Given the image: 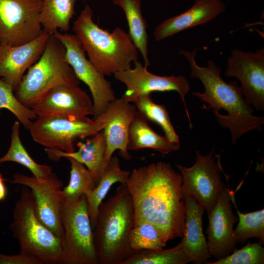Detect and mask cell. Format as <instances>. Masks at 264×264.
I'll list each match as a JSON object with an SVG mask.
<instances>
[{
  "instance_id": "7",
  "label": "cell",
  "mask_w": 264,
  "mask_h": 264,
  "mask_svg": "<svg viewBox=\"0 0 264 264\" xmlns=\"http://www.w3.org/2000/svg\"><path fill=\"white\" fill-rule=\"evenodd\" d=\"M104 125L100 116L90 119L53 115L37 117L27 130L33 140L45 148L73 152L76 140L94 135L103 130Z\"/></svg>"
},
{
  "instance_id": "2",
  "label": "cell",
  "mask_w": 264,
  "mask_h": 264,
  "mask_svg": "<svg viewBox=\"0 0 264 264\" xmlns=\"http://www.w3.org/2000/svg\"><path fill=\"white\" fill-rule=\"evenodd\" d=\"M197 50H180L179 53L189 64L191 77L199 79L204 86L203 93H192L208 104L201 108L212 109L219 125L229 130L233 144L244 133L262 130L264 117L253 115L254 108L245 99L237 82H225L220 76V68L212 60L208 61L206 66H198L195 59Z\"/></svg>"
},
{
  "instance_id": "26",
  "label": "cell",
  "mask_w": 264,
  "mask_h": 264,
  "mask_svg": "<svg viewBox=\"0 0 264 264\" xmlns=\"http://www.w3.org/2000/svg\"><path fill=\"white\" fill-rule=\"evenodd\" d=\"M19 130L20 122L16 121L12 127L9 148L5 154L0 157V164L7 161L17 162L27 168L33 176L40 179L47 177L52 172V167L34 161L21 141Z\"/></svg>"
},
{
  "instance_id": "31",
  "label": "cell",
  "mask_w": 264,
  "mask_h": 264,
  "mask_svg": "<svg viewBox=\"0 0 264 264\" xmlns=\"http://www.w3.org/2000/svg\"><path fill=\"white\" fill-rule=\"evenodd\" d=\"M129 242L134 252L143 250H161L166 244L158 229L147 222L133 226L129 233Z\"/></svg>"
},
{
  "instance_id": "8",
  "label": "cell",
  "mask_w": 264,
  "mask_h": 264,
  "mask_svg": "<svg viewBox=\"0 0 264 264\" xmlns=\"http://www.w3.org/2000/svg\"><path fill=\"white\" fill-rule=\"evenodd\" d=\"M61 220L64 264H98L86 196L64 201Z\"/></svg>"
},
{
  "instance_id": "3",
  "label": "cell",
  "mask_w": 264,
  "mask_h": 264,
  "mask_svg": "<svg viewBox=\"0 0 264 264\" xmlns=\"http://www.w3.org/2000/svg\"><path fill=\"white\" fill-rule=\"evenodd\" d=\"M92 16V9L86 4L72 27L89 61L105 76L131 68L138 55L129 33L119 27L110 32L95 23Z\"/></svg>"
},
{
  "instance_id": "12",
  "label": "cell",
  "mask_w": 264,
  "mask_h": 264,
  "mask_svg": "<svg viewBox=\"0 0 264 264\" xmlns=\"http://www.w3.org/2000/svg\"><path fill=\"white\" fill-rule=\"evenodd\" d=\"M10 182L29 188L32 194L35 212L40 221L62 240L64 230L62 224V196L63 183L53 172L45 178L40 179L21 173L13 176Z\"/></svg>"
},
{
  "instance_id": "6",
  "label": "cell",
  "mask_w": 264,
  "mask_h": 264,
  "mask_svg": "<svg viewBox=\"0 0 264 264\" xmlns=\"http://www.w3.org/2000/svg\"><path fill=\"white\" fill-rule=\"evenodd\" d=\"M80 83L67 60L65 46L51 35L41 57L28 69L14 94L23 106L31 109L53 88L79 86Z\"/></svg>"
},
{
  "instance_id": "21",
  "label": "cell",
  "mask_w": 264,
  "mask_h": 264,
  "mask_svg": "<svg viewBox=\"0 0 264 264\" xmlns=\"http://www.w3.org/2000/svg\"><path fill=\"white\" fill-rule=\"evenodd\" d=\"M185 206V228L182 241L195 264H207L210 255L203 232L202 217L204 208L192 197L184 200Z\"/></svg>"
},
{
  "instance_id": "14",
  "label": "cell",
  "mask_w": 264,
  "mask_h": 264,
  "mask_svg": "<svg viewBox=\"0 0 264 264\" xmlns=\"http://www.w3.org/2000/svg\"><path fill=\"white\" fill-rule=\"evenodd\" d=\"M224 74L227 77L238 78L246 101L256 110H264V47L255 52L233 49Z\"/></svg>"
},
{
  "instance_id": "11",
  "label": "cell",
  "mask_w": 264,
  "mask_h": 264,
  "mask_svg": "<svg viewBox=\"0 0 264 264\" xmlns=\"http://www.w3.org/2000/svg\"><path fill=\"white\" fill-rule=\"evenodd\" d=\"M53 35L65 46L67 60L78 79L88 87L94 107L93 118H95L116 98L110 82L87 59L82 44L75 34H63L57 31Z\"/></svg>"
},
{
  "instance_id": "30",
  "label": "cell",
  "mask_w": 264,
  "mask_h": 264,
  "mask_svg": "<svg viewBox=\"0 0 264 264\" xmlns=\"http://www.w3.org/2000/svg\"><path fill=\"white\" fill-rule=\"evenodd\" d=\"M238 215V224L234 230L235 241L242 242L251 238H256L261 243H264V209L242 213L237 208L235 195L232 197Z\"/></svg>"
},
{
  "instance_id": "10",
  "label": "cell",
  "mask_w": 264,
  "mask_h": 264,
  "mask_svg": "<svg viewBox=\"0 0 264 264\" xmlns=\"http://www.w3.org/2000/svg\"><path fill=\"white\" fill-rule=\"evenodd\" d=\"M43 0H0V44L20 45L43 31L40 18Z\"/></svg>"
},
{
  "instance_id": "24",
  "label": "cell",
  "mask_w": 264,
  "mask_h": 264,
  "mask_svg": "<svg viewBox=\"0 0 264 264\" xmlns=\"http://www.w3.org/2000/svg\"><path fill=\"white\" fill-rule=\"evenodd\" d=\"M115 5L122 8L126 16L129 27V34L148 67L150 62L148 58V24L141 12V0H112Z\"/></svg>"
},
{
  "instance_id": "18",
  "label": "cell",
  "mask_w": 264,
  "mask_h": 264,
  "mask_svg": "<svg viewBox=\"0 0 264 264\" xmlns=\"http://www.w3.org/2000/svg\"><path fill=\"white\" fill-rule=\"evenodd\" d=\"M50 35L43 30L38 37L22 45L0 44V78L10 85L14 91L25 71L41 57Z\"/></svg>"
},
{
  "instance_id": "19",
  "label": "cell",
  "mask_w": 264,
  "mask_h": 264,
  "mask_svg": "<svg viewBox=\"0 0 264 264\" xmlns=\"http://www.w3.org/2000/svg\"><path fill=\"white\" fill-rule=\"evenodd\" d=\"M226 9L222 0H196L184 12L170 18L157 25L154 31L156 41H160L188 28L215 19Z\"/></svg>"
},
{
  "instance_id": "5",
  "label": "cell",
  "mask_w": 264,
  "mask_h": 264,
  "mask_svg": "<svg viewBox=\"0 0 264 264\" xmlns=\"http://www.w3.org/2000/svg\"><path fill=\"white\" fill-rule=\"evenodd\" d=\"M13 215L10 228L21 252L34 258L41 264H64L62 240L39 219L32 194L25 186L21 190Z\"/></svg>"
},
{
  "instance_id": "29",
  "label": "cell",
  "mask_w": 264,
  "mask_h": 264,
  "mask_svg": "<svg viewBox=\"0 0 264 264\" xmlns=\"http://www.w3.org/2000/svg\"><path fill=\"white\" fill-rule=\"evenodd\" d=\"M138 112L147 120L158 124L171 142L180 144L179 139L171 122L169 113L164 105L155 103L151 94L139 96L133 103Z\"/></svg>"
},
{
  "instance_id": "20",
  "label": "cell",
  "mask_w": 264,
  "mask_h": 264,
  "mask_svg": "<svg viewBox=\"0 0 264 264\" xmlns=\"http://www.w3.org/2000/svg\"><path fill=\"white\" fill-rule=\"evenodd\" d=\"M76 146L77 151L73 152L47 148H45V152L53 161L71 157L83 164L93 175L97 184L108 166L105 162L106 142L103 131L88 137L85 142H78Z\"/></svg>"
},
{
  "instance_id": "35",
  "label": "cell",
  "mask_w": 264,
  "mask_h": 264,
  "mask_svg": "<svg viewBox=\"0 0 264 264\" xmlns=\"http://www.w3.org/2000/svg\"><path fill=\"white\" fill-rule=\"evenodd\" d=\"M7 195V189L4 183V179L0 173V201L5 199Z\"/></svg>"
},
{
  "instance_id": "32",
  "label": "cell",
  "mask_w": 264,
  "mask_h": 264,
  "mask_svg": "<svg viewBox=\"0 0 264 264\" xmlns=\"http://www.w3.org/2000/svg\"><path fill=\"white\" fill-rule=\"evenodd\" d=\"M13 91L10 85L0 79V110H8L28 129L37 117L31 109L25 107L18 100Z\"/></svg>"
},
{
  "instance_id": "4",
  "label": "cell",
  "mask_w": 264,
  "mask_h": 264,
  "mask_svg": "<svg viewBox=\"0 0 264 264\" xmlns=\"http://www.w3.org/2000/svg\"><path fill=\"white\" fill-rule=\"evenodd\" d=\"M98 211L93 229L98 264H122L134 252L129 242L134 206L126 185H119L113 195L101 202Z\"/></svg>"
},
{
  "instance_id": "17",
  "label": "cell",
  "mask_w": 264,
  "mask_h": 264,
  "mask_svg": "<svg viewBox=\"0 0 264 264\" xmlns=\"http://www.w3.org/2000/svg\"><path fill=\"white\" fill-rule=\"evenodd\" d=\"M37 117L66 115L83 117L94 115L92 100L79 86L60 85L49 90L31 108Z\"/></svg>"
},
{
  "instance_id": "27",
  "label": "cell",
  "mask_w": 264,
  "mask_h": 264,
  "mask_svg": "<svg viewBox=\"0 0 264 264\" xmlns=\"http://www.w3.org/2000/svg\"><path fill=\"white\" fill-rule=\"evenodd\" d=\"M190 262L192 260L181 240L168 249L135 251L122 264H186Z\"/></svg>"
},
{
  "instance_id": "34",
  "label": "cell",
  "mask_w": 264,
  "mask_h": 264,
  "mask_svg": "<svg viewBox=\"0 0 264 264\" xmlns=\"http://www.w3.org/2000/svg\"><path fill=\"white\" fill-rule=\"evenodd\" d=\"M0 264H41L34 258L20 252L18 254L8 255L0 253Z\"/></svg>"
},
{
  "instance_id": "33",
  "label": "cell",
  "mask_w": 264,
  "mask_h": 264,
  "mask_svg": "<svg viewBox=\"0 0 264 264\" xmlns=\"http://www.w3.org/2000/svg\"><path fill=\"white\" fill-rule=\"evenodd\" d=\"M264 248L260 242H249L242 248L235 249L227 256L207 264H263Z\"/></svg>"
},
{
  "instance_id": "16",
  "label": "cell",
  "mask_w": 264,
  "mask_h": 264,
  "mask_svg": "<svg viewBox=\"0 0 264 264\" xmlns=\"http://www.w3.org/2000/svg\"><path fill=\"white\" fill-rule=\"evenodd\" d=\"M137 111L135 105L121 97L110 102L100 114L105 122L103 131L106 142L105 162L107 166L116 150L126 160L132 158L127 145L130 124Z\"/></svg>"
},
{
  "instance_id": "13",
  "label": "cell",
  "mask_w": 264,
  "mask_h": 264,
  "mask_svg": "<svg viewBox=\"0 0 264 264\" xmlns=\"http://www.w3.org/2000/svg\"><path fill=\"white\" fill-rule=\"evenodd\" d=\"M133 68L120 71L113 74L117 80L126 86V90L122 97L127 102L134 103L140 95L151 94L154 91H176L179 95L185 107L186 113L192 129L189 113L185 97L190 90L189 82L183 76H158L148 71L147 67L139 61L134 62Z\"/></svg>"
},
{
  "instance_id": "9",
  "label": "cell",
  "mask_w": 264,
  "mask_h": 264,
  "mask_svg": "<svg viewBox=\"0 0 264 264\" xmlns=\"http://www.w3.org/2000/svg\"><path fill=\"white\" fill-rule=\"evenodd\" d=\"M214 148L206 155L196 152V162L190 167L180 164L176 166L182 178L181 197L184 200L192 197L202 205L207 214L216 204L218 197L225 186L221 180L223 172L220 155L217 162L213 157Z\"/></svg>"
},
{
  "instance_id": "1",
  "label": "cell",
  "mask_w": 264,
  "mask_h": 264,
  "mask_svg": "<svg viewBox=\"0 0 264 264\" xmlns=\"http://www.w3.org/2000/svg\"><path fill=\"white\" fill-rule=\"evenodd\" d=\"M182 178L170 163H152L134 168L126 181L134 206L133 226L147 222L167 242L182 238L185 206L181 194Z\"/></svg>"
},
{
  "instance_id": "23",
  "label": "cell",
  "mask_w": 264,
  "mask_h": 264,
  "mask_svg": "<svg viewBox=\"0 0 264 264\" xmlns=\"http://www.w3.org/2000/svg\"><path fill=\"white\" fill-rule=\"evenodd\" d=\"M131 171L121 168L117 156H112L96 186L86 195L91 227L94 228L99 207L111 187L116 182L126 185Z\"/></svg>"
},
{
  "instance_id": "22",
  "label": "cell",
  "mask_w": 264,
  "mask_h": 264,
  "mask_svg": "<svg viewBox=\"0 0 264 264\" xmlns=\"http://www.w3.org/2000/svg\"><path fill=\"white\" fill-rule=\"evenodd\" d=\"M179 147L180 144L173 143L165 136L155 132L148 124L147 120L137 111L129 128L127 145L129 151L151 149L166 154Z\"/></svg>"
},
{
  "instance_id": "25",
  "label": "cell",
  "mask_w": 264,
  "mask_h": 264,
  "mask_svg": "<svg viewBox=\"0 0 264 264\" xmlns=\"http://www.w3.org/2000/svg\"><path fill=\"white\" fill-rule=\"evenodd\" d=\"M77 0H43L40 20L43 30L50 35L59 29L65 32L68 31Z\"/></svg>"
},
{
  "instance_id": "28",
  "label": "cell",
  "mask_w": 264,
  "mask_h": 264,
  "mask_svg": "<svg viewBox=\"0 0 264 264\" xmlns=\"http://www.w3.org/2000/svg\"><path fill=\"white\" fill-rule=\"evenodd\" d=\"M66 158L71 164L70 180L61 193L64 201L73 202L92 190L97 183L93 175L83 164L71 157Z\"/></svg>"
},
{
  "instance_id": "15",
  "label": "cell",
  "mask_w": 264,
  "mask_h": 264,
  "mask_svg": "<svg viewBox=\"0 0 264 264\" xmlns=\"http://www.w3.org/2000/svg\"><path fill=\"white\" fill-rule=\"evenodd\" d=\"M234 195V191L225 186L216 204L208 213V249L211 256L218 260L227 256L236 249L233 226L238 221V218L232 209V198Z\"/></svg>"
}]
</instances>
